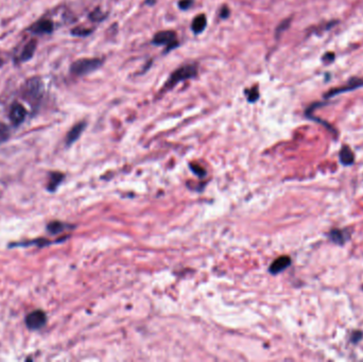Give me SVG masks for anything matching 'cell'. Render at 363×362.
<instances>
[{"mask_svg":"<svg viewBox=\"0 0 363 362\" xmlns=\"http://www.w3.org/2000/svg\"><path fill=\"white\" fill-rule=\"evenodd\" d=\"M197 75H198V69H197L196 65L188 64V65L182 66L176 71H173L171 73V76L169 77L168 81L164 85V89L165 90L172 89V87H174L180 82H184L186 81V80L193 79L194 77H197Z\"/></svg>","mask_w":363,"mask_h":362,"instance_id":"cell-1","label":"cell"},{"mask_svg":"<svg viewBox=\"0 0 363 362\" xmlns=\"http://www.w3.org/2000/svg\"><path fill=\"white\" fill-rule=\"evenodd\" d=\"M102 64L103 61L101 59H81L71 65L70 71L76 76H84L96 71Z\"/></svg>","mask_w":363,"mask_h":362,"instance_id":"cell-2","label":"cell"},{"mask_svg":"<svg viewBox=\"0 0 363 362\" xmlns=\"http://www.w3.org/2000/svg\"><path fill=\"white\" fill-rule=\"evenodd\" d=\"M47 322V317L44 311L42 310H35L29 313L26 318V325L30 330L37 331L39 328L45 326Z\"/></svg>","mask_w":363,"mask_h":362,"instance_id":"cell-3","label":"cell"},{"mask_svg":"<svg viewBox=\"0 0 363 362\" xmlns=\"http://www.w3.org/2000/svg\"><path fill=\"white\" fill-rule=\"evenodd\" d=\"M25 90L27 96L33 99H37L43 92V83L38 78H33L27 82Z\"/></svg>","mask_w":363,"mask_h":362,"instance_id":"cell-4","label":"cell"},{"mask_svg":"<svg viewBox=\"0 0 363 362\" xmlns=\"http://www.w3.org/2000/svg\"><path fill=\"white\" fill-rule=\"evenodd\" d=\"M361 86H363V80L358 79V78H354L348 82L347 85H344L343 87H339V89L332 90H329L328 92H326L325 98H332V97L337 96V95H339V93H342V92L357 90Z\"/></svg>","mask_w":363,"mask_h":362,"instance_id":"cell-5","label":"cell"},{"mask_svg":"<svg viewBox=\"0 0 363 362\" xmlns=\"http://www.w3.org/2000/svg\"><path fill=\"white\" fill-rule=\"evenodd\" d=\"M174 42H177V33L174 31H169V30H166V31H160V32H157L155 35H154V38H153V44L154 45H170Z\"/></svg>","mask_w":363,"mask_h":362,"instance_id":"cell-6","label":"cell"},{"mask_svg":"<svg viewBox=\"0 0 363 362\" xmlns=\"http://www.w3.org/2000/svg\"><path fill=\"white\" fill-rule=\"evenodd\" d=\"M26 115L27 112L22 104L16 103L12 106V109L10 111V119L15 125L22 123L26 118Z\"/></svg>","mask_w":363,"mask_h":362,"instance_id":"cell-7","label":"cell"},{"mask_svg":"<svg viewBox=\"0 0 363 362\" xmlns=\"http://www.w3.org/2000/svg\"><path fill=\"white\" fill-rule=\"evenodd\" d=\"M85 126H86L85 122H80L73 126V128L69 131V133L67 134V137H66L67 146H71L73 143L77 142L79 137L81 136V134H82V132L84 131Z\"/></svg>","mask_w":363,"mask_h":362,"instance_id":"cell-8","label":"cell"},{"mask_svg":"<svg viewBox=\"0 0 363 362\" xmlns=\"http://www.w3.org/2000/svg\"><path fill=\"white\" fill-rule=\"evenodd\" d=\"M291 264V259L288 256H281L277 258L270 267V272L272 274H277L281 271H284L286 268H288Z\"/></svg>","mask_w":363,"mask_h":362,"instance_id":"cell-9","label":"cell"},{"mask_svg":"<svg viewBox=\"0 0 363 362\" xmlns=\"http://www.w3.org/2000/svg\"><path fill=\"white\" fill-rule=\"evenodd\" d=\"M206 25H207L206 16L204 14H200V15L194 17V19L192 21L191 30L193 31V33L199 34V33L203 32L205 30Z\"/></svg>","mask_w":363,"mask_h":362,"instance_id":"cell-10","label":"cell"},{"mask_svg":"<svg viewBox=\"0 0 363 362\" xmlns=\"http://www.w3.org/2000/svg\"><path fill=\"white\" fill-rule=\"evenodd\" d=\"M340 160L343 165H352L355 160V156L353 151L348 147H343L340 152Z\"/></svg>","mask_w":363,"mask_h":362,"instance_id":"cell-11","label":"cell"},{"mask_svg":"<svg viewBox=\"0 0 363 362\" xmlns=\"http://www.w3.org/2000/svg\"><path fill=\"white\" fill-rule=\"evenodd\" d=\"M53 30V24L50 21H42L33 26L32 31L34 33H50Z\"/></svg>","mask_w":363,"mask_h":362,"instance_id":"cell-12","label":"cell"},{"mask_svg":"<svg viewBox=\"0 0 363 362\" xmlns=\"http://www.w3.org/2000/svg\"><path fill=\"white\" fill-rule=\"evenodd\" d=\"M63 179H64V176L62 173H59V172L51 173L49 183H48V190L56 191L59 185L60 184V182L63 181Z\"/></svg>","mask_w":363,"mask_h":362,"instance_id":"cell-13","label":"cell"},{"mask_svg":"<svg viewBox=\"0 0 363 362\" xmlns=\"http://www.w3.org/2000/svg\"><path fill=\"white\" fill-rule=\"evenodd\" d=\"M36 49V41L33 39V41L29 42L28 44L26 45V47L24 48V51L22 53V60L23 61H28L29 59H31L34 55V51Z\"/></svg>","mask_w":363,"mask_h":362,"instance_id":"cell-14","label":"cell"},{"mask_svg":"<svg viewBox=\"0 0 363 362\" xmlns=\"http://www.w3.org/2000/svg\"><path fill=\"white\" fill-rule=\"evenodd\" d=\"M65 229H66V225L62 222H59V221H53V222L49 223L48 226H47V230H48V232L52 235L62 233Z\"/></svg>","mask_w":363,"mask_h":362,"instance_id":"cell-15","label":"cell"},{"mask_svg":"<svg viewBox=\"0 0 363 362\" xmlns=\"http://www.w3.org/2000/svg\"><path fill=\"white\" fill-rule=\"evenodd\" d=\"M246 93H247L246 96H247V101L248 102L254 103L259 99V90H258L257 86H254L253 89H251L250 90H247Z\"/></svg>","mask_w":363,"mask_h":362,"instance_id":"cell-16","label":"cell"},{"mask_svg":"<svg viewBox=\"0 0 363 362\" xmlns=\"http://www.w3.org/2000/svg\"><path fill=\"white\" fill-rule=\"evenodd\" d=\"M10 137L9 128L3 123H0V143H4Z\"/></svg>","mask_w":363,"mask_h":362,"instance_id":"cell-17","label":"cell"},{"mask_svg":"<svg viewBox=\"0 0 363 362\" xmlns=\"http://www.w3.org/2000/svg\"><path fill=\"white\" fill-rule=\"evenodd\" d=\"M72 34H75L77 36H87L90 35L91 33V30H89V29H82V28H78V29H75L72 30Z\"/></svg>","mask_w":363,"mask_h":362,"instance_id":"cell-18","label":"cell"},{"mask_svg":"<svg viewBox=\"0 0 363 362\" xmlns=\"http://www.w3.org/2000/svg\"><path fill=\"white\" fill-rule=\"evenodd\" d=\"M331 236H332V238H333V240L334 241V242L342 243V242H344V241H345L344 239H342L343 235H342V233L340 231H334V232H333Z\"/></svg>","mask_w":363,"mask_h":362,"instance_id":"cell-19","label":"cell"},{"mask_svg":"<svg viewBox=\"0 0 363 362\" xmlns=\"http://www.w3.org/2000/svg\"><path fill=\"white\" fill-rule=\"evenodd\" d=\"M193 3V0H180L179 6L181 10H188Z\"/></svg>","mask_w":363,"mask_h":362,"instance_id":"cell-20","label":"cell"},{"mask_svg":"<svg viewBox=\"0 0 363 362\" xmlns=\"http://www.w3.org/2000/svg\"><path fill=\"white\" fill-rule=\"evenodd\" d=\"M103 17H104V14H102V13H101L100 10H96L95 12L91 13V21H93V22L102 21Z\"/></svg>","mask_w":363,"mask_h":362,"instance_id":"cell-21","label":"cell"},{"mask_svg":"<svg viewBox=\"0 0 363 362\" xmlns=\"http://www.w3.org/2000/svg\"><path fill=\"white\" fill-rule=\"evenodd\" d=\"M220 16H221V18H223V19H225V18H227L228 16H230V10H228L227 6H223V8H222Z\"/></svg>","mask_w":363,"mask_h":362,"instance_id":"cell-22","label":"cell"},{"mask_svg":"<svg viewBox=\"0 0 363 362\" xmlns=\"http://www.w3.org/2000/svg\"><path fill=\"white\" fill-rule=\"evenodd\" d=\"M289 23H290V21H286V22H284V23H282L281 25H279V26H278L277 31H276V34H277V35L279 34V33H280L282 30H285V29H287V28H288Z\"/></svg>","mask_w":363,"mask_h":362,"instance_id":"cell-23","label":"cell"},{"mask_svg":"<svg viewBox=\"0 0 363 362\" xmlns=\"http://www.w3.org/2000/svg\"><path fill=\"white\" fill-rule=\"evenodd\" d=\"M334 59V55L333 52H328L326 55L323 57V61H327V62H333Z\"/></svg>","mask_w":363,"mask_h":362,"instance_id":"cell-24","label":"cell"}]
</instances>
